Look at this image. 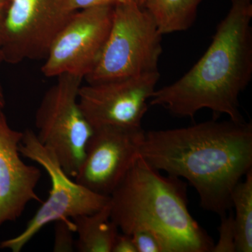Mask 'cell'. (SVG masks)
Returning <instances> with one entry per match:
<instances>
[{"label": "cell", "mask_w": 252, "mask_h": 252, "mask_svg": "<svg viewBox=\"0 0 252 252\" xmlns=\"http://www.w3.org/2000/svg\"><path fill=\"white\" fill-rule=\"evenodd\" d=\"M140 156L158 171L188 181L200 206L223 216L232 207L235 187L252 169V124L215 119L147 131Z\"/></svg>", "instance_id": "6da1fadb"}, {"label": "cell", "mask_w": 252, "mask_h": 252, "mask_svg": "<svg viewBox=\"0 0 252 252\" xmlns=\"http://www.w3.org/2000/svg\"><path fill=\"white\" fill-rule=\"evenodd\" d=\"M251 0H231L208 49L198 62L170 85L156 90L150 104L172 115L193 119L203 109L244 122L239 97L252 77Z\"/></svg>", "instance_id": "7a4b0ae2"}, {"label": "cell", "mask_w": 252, "mask_h": 252, "mask_svg": "<svg viewBox=\"0 0 252 252\" xmlns=\"http://www.w3.org/2000/svg\"><path fill=\"white\" fill-rule=\"evenodd\" d=\"M187 187L140 156L109 195L111 218L122 233H157L168 252H212L213 240L189 212Z\"/></svg>", "instance_id": "3957f363"}, {"label": "cell", "mask_w": 252, "mask_h": 252, "mask_svg": "<svg viewBox=\"0 0 252 252\" xmlns=\"http://www.w3.org/2000/svg\"><path fill=\"white\" fill-rule=\"evenodd\" d=\"M162 36L143 7L132 3L116 5L103 49L84 79L94 84L158 71Z\"/></svg>", "instance_id": "277c9868"}, {"label": "cell", "mask_w": 252, "mask_h": 252, "mask_svg": "<svg viewBox=\"0 0 252 252\" xmlns=\"http://www.w3.org/2000/svg\"><path fill=\"white\" fill-rule=\"evenodd\" d=\"M57 77L36 110V135L43 146L53 152L63 171L74 178L94 128L81 112L78 101L84 79L69 74Z\"/></svg>", "instance_id": "5b68a950"}, {"label": "cell", "mask_w": 252, "mask_h": 252, "mask_svg": "<svg viewBox=\"0 0 252 252\" xmlns=\"http://www.w3.org/2000/svg\"><path fill=\"white\" fill-rule=\"evenodd\" d=\"M19 150L21 156L36 162L47 172L51 189L49 197L28 221L26 228L17 236L1 242L0 249L20 252L50 223L94 213L108 203L109 196L86 189L63 171L53 152L40 143L35 132L31 129L23 132Z\"/></svg>", "instance_id": "8992f818"}, {"label": "cell", "mask_w": 252, "mask_h": 252, "mask_svg": "<svg viewBox=\"0 0 252 252\" xmlns=\"http://www.w3.org/2000/svg\"><path fill=\"white\" fill-rule=\"evenodd\" d=\"M74 11L71 0H10L0 45L4 62L45 59L55 36Z\"/></svg>", "instance_id": "52a82bcc"}, {"label": "cell", "mask_w": 252, "mask_h": 252, "mask_svg": "<svg viewBox=\"0 0 252 252\" xmlns=\"http://www.w3.org/2000/svg\"><path fill=\"white\" fill-rule=\"evenodd\" d=\"M114 6L74 11L50 46L41 67L46 77L74 74L85 79L98 61L112 26Z\"/></svg>", "instance_id": "ba28073f"}, {"label": "cell", "mask_w": 252, "mask_h": 252, "mask_svg": "<svg viewBox=\"0 0 252 252\" xmlns=\"http://www.w3.org/2000/svg\"><path fill=\"white\" fill-rule=\"evenodd\" d=\"M160 77L157 71L81 86L78 95L81 112L94 129L141 127Z\"/></svg>", "instance_id": "9c48e42d"}, {"label": "cell", "mask_w": 252, "mask_h": 252, "mask_svg": "<svg viewBox=\"0 0 252 252\" xmlns=\"http://www.w3.org/2000/svg\"><path fill=\"white\" fill-rule=\"evenodd\" d=\"M144 135L142 127L94 129L74 180L94 193L109 197L140 157Z\"/></svg>", "instance_id": "30bf717a"}, {"label": "cell", "mask_w": 252, "mask_h": 252, "mask_svg": "<svg viewBox=\"0 0 252 252\" xmlns=\"http://www.w3.org/2000/svg\"><path fill=\"white\" fill-rule=\"evenodd\" d=\"M0 108V227L21 217L28 204L41 202L36 188L40 169L25 163L19 147L23 132L10 127Z\"/></svg>", "instance_id": "8fae6325"}, {"label": "cell", "mask_w": 252, "mask_h": 252, "mask_svg": "<svg viewBox=\"0 0 252 252\" xmlns=\"http://www.w3.org/2000/svg\"><path fill=\"white\" fill-rule=\"evenodd\" d=\"M98 211L72 219L79 252H112L119 228L111 218L109 203Z\"/></svg>", "instance_id": "7c38bea8"}, {"label": "cell", "mask_w": 252, "mask_h": 252, "mask_svg": "<svg viewBox=\"0 0 252 252\" xmlns=\"http://www.w3.org/2000/svg\"><path fill=\"white\" fill-rule=\"evenodd\" d=\"M205 0H144L143 8L162 35L186 31L193 26Z\"/></svg>", "instance_id": "4fadbf2b"}, {"label": "cell", "mask_w": 252, "mask_h": 252, "mask_svg": "<svg viewBox=\"0 0 252 252\" xmlns=\"http://www.w3.org/2000/svg\"><path fill=\"white\" fill-rule=\"evenodd\" d=\"M235 187L231 195L235 211L237 252H252V169Z\"/></svg>", "instance_id": "5bb4252c"}, {"label": "cell", "mask_w": 252, "mask_h": 252, "mask_svg": "<svg viewBox=\"0 0 252 252\" xmlns=\"http://www.w3.org/2000/svg\"><path fill=\"white\" fill-rule=\"evenodd\" d=\"M75 225L70 219H64L55 222V239L53 251L72 252L75 250L74 233Z\"/></svg>", "instance_id": "9a60e30c"}, {"label": "cell", "mask_w": 252, "mask_h": 252, "mask_svg": "<svg viewBox=\"0 0 252 252\" xmlns=\"http://www.w3.org/2000/svg\"><path fill=\"white\" fill-rule=\"evenodd\" d=\"M220 217V223L218 228L220 238L216 245H214L212 252H237L233 216L226 214Z\"/></svg>", "instance_id": "2e32d148"}, {"label": "cell", "mask_w": 252, "mask_h": 252, "mask_svg": "<svg viewBox=\"0 0 252 252\" xmlns=\"http://www.w3.org/2000/svg\"><path fill=\"white\" fill-rule=\"evenodd\" d=\"M131 235L137 252H168L161 238L151 230H137Z\"/></svg>", "instance_id": "e0dca14e"}, {"label": "cell", "mask_w": 252, "mask_h": 252, "mask_svg": "<svg viewBox=\"0 0 252 252\" xmlns=\"http://www.w3.org/2000/svg\"><path fill=\"white\" fill-rule=\"evenodd\" d=\"M74 11L97 6H112L132 3L143 7L144 0H71Z\"/></svg>", "instance_id": "ac0fdd59"}, {"label": "cell", "mask_w": 252, "mask_h": 252, "mask_svg": "<svg viewBox=\"0 0 252 252\" xmlns=\"http://www.w3.org/2000/svg\"><path fill=\"white\" fill-rule=\"evenodd\" d=\"M112 252H137L132 235L119 232L113 244Z\"/></svg>", "instance_id": "d6986e66"}, {"label": "cell", "mask_w": 252, "mask_h": 252, "mask_svg": "<svg viewBox=\"0 0 252 252\" xmlns=\"http://www.w3.org/2000/svg\"><path fill=\"white\" fill-rule=\"evenodd\" d=\"M4 62V56H3L2 51L0 48V67H1L2 63ZM6 104V100H5V96L4 90H3L2 86H1V81H0V108L3 109Z\"/></svg>", "instance_id": "ffe728a7"}, {"label": "cell", "mask_w": 252, "mask_h": 252, "mask_svg": "<svg viewBox=\"0 0 252 252\" xmlns=\"http://www.w3.org/2000/svg\"><path fill=\"white\" fill-rule=\"evenodd\" d=\"M7 6L6 5L0 4V45H1V36H2L3 23H4L5 13Z\"/></svg>", "instance_id": "44dd1931"}, {"label": "cell", "mask_w": 252, "mask_h": 252, "mask_svg": "<svg viewBox=\"0 0 252 252\" xmlns=\"http://www.w3.org/2000/svg\"><path fill=\"white\" fill-rule=\"evenodd\" d=\"M9 1L10 0H0V4L8 6V5H9Z\"/></svg>", "instance_id": "7402d4cb"}]
</instances>
